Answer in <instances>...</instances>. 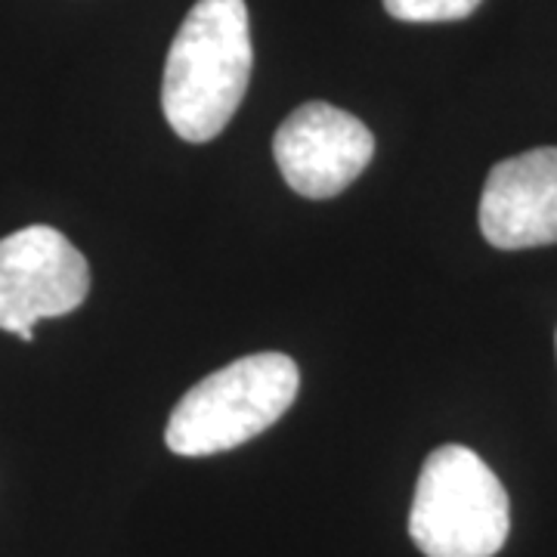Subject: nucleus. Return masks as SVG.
Returning <instances> with one entry per match:
<instances>
[{
	"mask_svg": "<svg viewBox=\"0 0 557 557\" xmlns=\"http://www.w3.org/2000/svg\"><path fill=\"white\" fill-rule=\"evenodd\" d=\"M300 387L295 359L251 354L189 387L174 406L164 443L186 458L230 453L273 428L288 412Z\"/></svg>",
	"mask_w": 557,
	"mask_h": 557,
	"instance_id": "obj_2",
	"label": "nucleus"
},
{
	"mask_svg": "<svg viewBox=\"0 0 557 557\" xmlns=\"http://www.w3.org/2000/svg\"><path fill=\"white\" fill-rule=\"evenodd\" d=\"M483 0H384V10L399 22L468 20Z\"/></svg>",
	"mask_w": 557,
	"mask_h": 557,
	"instance_id": "obj_7",
	"label": "nucleus"
},
{
	"mask_svg": "<svg viewBox=\"0 0 557 557\" xmlns=\"http://www.w3.org/2000/svg\"><path fill=\"white\" fill-rule=\"evenodd\" d=\"M511 533V502L493 468L468 446L424 458L409 536L424 557H496Z\"/></svg>",
	"mask_w": 557,
	"mask_h": 557,
	"instance_id": "obj_3",
	"label": "nucleus"
},
{
	"mask_svg": "<svg viewBox=\"0 0 557 557\" xmlns=\"http://www.w3.org/2000/svg\"><path fill=\"white\" fill-rule=\"evenodd\" d=\"M90 292V267L53 226H25L0 239V329L32 341L40 319L78 310Z\"/></svg>",
	"mask_w": 557,
	"mask_h": 557,
	"instance_id": "obj_4",
	"label": "nucleus"
},
{
	"mask_svg": "<svg viewBox=\"0 0 557 557\" xmlns=\"http://www.w3.org/2000/svg\"><path fill=\"white\" fill-rule=\"evenodd\" d=\"M255 47L245 0H199L180 22L164 62L161 109L186 143L214 139L251 81Z\"/></svg>",
	"mask_w": 557,
	"mask_h": 557,
	"instance_id": "obj_1",
	"label": "nucleus"
},
{
	"mask_svg": "<svg viewBox=\"0 0 557 557\" xmlns=\"http://www.w3.org/2000/svg\"><path fill=\"white\" fill-rule=\"evenodd\" d=\"M480 233L493 248L523 251L557 242V146L498 161L480 196Z\"/></svg>",
	"mask_w": 557,
	"mask_h": 557,
	"instance_id": "obj_6",
	"label": "nucleus"
},
{
	"mask_svg": "<svg viewBox=\"0 0 557 557\" xmlns=\"http://www.w3.org/2000/svg\"><path fill=\"white\" fill-rule=\"evenodd\" d=\"M273 156L285 183L304 199H332L369 168L372 131L332 102H304L278 124Z\"/></svg>",
	"mask_w": 557,
	"mask_h": 557,
	"instance_id": "obj_5",
	"label": "nucleus"
}]
</instances>
